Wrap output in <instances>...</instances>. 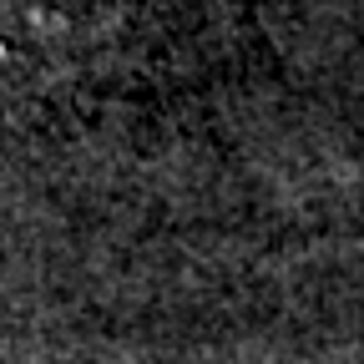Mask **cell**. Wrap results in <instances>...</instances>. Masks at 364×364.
Instances as JSON below:
<instances>
[{"mask_svg": "<svg viewBox=\"0 0 364 364\" xmlns=\"http://www.w3.org/2000/svg\"><path fill=\"white\" fill-rule=\"evenodd\" d=\"M193 46L162 0H0V112L102 122L182 81Z\"/></svg>", "mask_w": 364, "mask_h": 364, "instance_id": "6da1fadb", "label": "cell"}]
</instances>
